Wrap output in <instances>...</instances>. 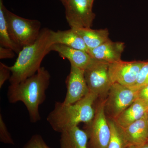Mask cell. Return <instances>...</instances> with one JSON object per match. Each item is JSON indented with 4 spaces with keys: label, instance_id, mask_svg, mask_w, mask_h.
Here are the masks:
<instances>
[{
    "label": "cell",
    "instance_id": "603a6c76",
    "mask_svg": "<svg viewBox=\"0 0 148 148\" xmlns=\"http://www.w3.org/2000/svg\"><path fill=\"white\" fill-rule=\"evenodd\" d=\"M11 75L10 66L0 62V88H1L7 80H9Z\"/></svg>",
    "mask_w": 148,
    "mask_h": 148
},
{
    "label": "cell",
    "instance_id": "7a4b0ae2",
    "mask_svg": "<svg viewBox=\"0 0 148 148\" xmlns=\"http://www.w3.org/2000/svg\"><path fill=\"white\" fill-rule=\"evenodd\" d=\"M97 99L96 95L90 91L73 104L56 102L47 120L53 130L60 133L70 127L78 126L81 123L87 124L94 117L95 102Z\"/></svg>",
    "mask_w": 148,
    "mask_h": 148
},
{
    "label": "cell",
    "instance_id": "9a60e30c",
    "mask_svg": "<svg viewBox=\"0 0 148 148\" xmlns=\"http://www.w3.org/2000/svg\"><path fill=\"white\" fill-rule=\"evenodd\" d=\"M60 148H88V137L84 130L75 126L61 133Z\"/></svg>",
    "mask_w": 148,
    "mask_h": 148
},
{
    "label": "cell",
    "instance_id": "ba28073f",
    "mask_svg": "<svg viewBox=\"0 0 148 148\" xmlns=\"http://www.w3.org/2000/svg\"><path fill=\"white\" fill-rule=\"evenodd\" d=\"M66 21L71 29L91 28L95 19L89 0H62Z\"/></svg>",
    "mask_w": 148,
    "mask_h": 148
},
{
    "label": "cell",
    "instance_id": "f1b7e54d",
    "mask_svg": "<svg viewBox=\"0 0 148 148\" xmlns=\"http://www.w3.org/2000/svg\"><path fill=\"white\" fill-rule=\"evenodd\" d=\"M59 1H62V0H59Z\"/></svg>",
    "mask_w": 148,
    "mask_h": 148
},
{
    "label": "cell",
    "instance_id": "5b68a950",
    "mask_svg": "<svg viewBox=\"0 0 148 148\" xmlns=\"http://www.w3.org/2000/svg\"><path fill=\"white\" fill-rule=\"evenodd\" d=\"M104 101L97 99L95 113L91 121L85 124L88 137V148H107L110 137V129L104 110Z\"/></svg>",
    "mask_w": 148,
    "mask_h": 148
},
{
    "label": "cell",
    "instance_id": "7c38bea8",
    "mask_svg": "<svg viewBox=\"0 0 148 148\" xmlns=\"http://www.w3.org/2000/svg\"><path fill=\"white\" fill-rule=\"evenodd\" d=\"M50 49L51 51L57 52L62 58L68 59L71 65L84 71L94 60L86 51L63 45L53 44Z\"/></svg>",
    "mask_w": 148,
    "mask_h": 148
},
{
    "label": "cell",
    "instance_id": "7402d4cb",
    "mask_svg": "<svg viewBox=\"0 0 148 148\" xmlns=\"http://www.w3.org/2000/svg\"><path fill=\"white\" fill-rule=\"evenodd\" d=\"M22 148H51L39 134L32 136Z\"/></svg>",
    "mask_w": 148,
    "mask_h": 148
},
{
    "label": "cell",
    "instance_id": "8fae6325",
    "mask_svg": "<svg viewBox=\"0 0 148 148\" xmlns=\"http://www.w3.org/2000/svg\"><path fill=\"white\" fill-rule=\"evenodd\" d=\"M125 45L121 42H113L109 39L98 47L88 50L93 59L108 64L121 60Z\"/></svg>",
    "mask_w": 148,
    "mask_h": 148
},
{
    "label": "cell",
    "instance_id": "ffe728a7",
    "mask_svg": "<svg viewBox=\"0 0 148 148\" xmlns=\"http://www.w3.org/2000/svg\"><path fill=\"white\" fill-rule=\"evenodd\" d=\"M148 84V61L145 63L140 69L135 83L130 87L135 90H140Z\"/></svg>",
    "mask_w": 148,
    "mask_h": 148
},
{
    "label": "cell",
    "instance_id": "2e32d148",
    "mask_svg": "<svg viewBox=\"0 0 148 148\" xmlns=\"http://www.w3.org/2000/svg\"><path fill=\"white\" fill-rule=\"evenodd\" d=\"M50 39L53 44H59L88 52V49L82 38L71 28L69 30L56 32L51 30Z\"/></svg>",
    "mask_w": 148,
    "mask_h": 148
},
{
    "label": "cell",
    "instance_id": "6da1fadb",
    "mask_svg": "<svg viewBox=\"0 0 148 148\" xmlns=\"http://www.w3.org/2000/svg\"><path fill=\"white\" fill-rule=\"evenodd\" d=\"M50 74L45 67H41L36 73L16 84L8 88L9 102H22L26 106L30 121L36 123L41 119L39 106L45 101L46 92L49 84Z\"/></svg>",
    "mask_w": 148,
    "mask_h": 148
},
{
    "label": "cell",
    "instance_id": "cb8c5ba5",
    "mask_svg": "<svg viewBox=\"0 0 148 148\" xmlns=\"http://www.w3.org/2000/svg\"><path fill=\"white\" fill-rule=\"evenodd\" d=\"M15 51L8 48L0 46V59H11L15 56Z\"/></svg>",
    "mask_w": 148,
    "mask_h": 148
},
{
    "label": "cell",
    "instance_id": "52a82bcc",
    "mask_svg": "<svg viewBox=\"0 0 148 148\" xmlns=\"http://www.w3.org/2000/svg\"><path fill=\"white\" fill-rule=\"evenodd\" d=\"M109 64L94 59L84 70V76L89 90L98 99L104 101L113 84L109 73Z\"/></svg>",
    "mask_w": 148,
    "mask_h": 148
},
{
    "label": "cell",
    "instance_id": "d6986e66",
    "mask_svg": "<svg viewBox=\"0 0 148 148\" xmlns=\"http://www.w3.org/2000/svg\"><path fill=\"white\" fill-rule=\"evenodd\" d=\"M108 119V118H107ZM110 129V137L107 148H126L127 146L121 127L114 120L108 119Z\"/></svg>",
    "mask_w": 148,
    "mask_h": 148
},
{
    "label": "cell",
    "instance_id": "44dd1931",
    "mask_svg": "<svg viewBox=\"0 0 148 148\" xmlns=\"http://www.w3.org/2000/svg\"><path fill=\"white\" fill-rule=\"evenodd\" d=\"M0 141L4 144L14 145V141L8 131L1 114H0Z\"/></svg>",
    "mask_w": 148,
    "mask_h": 148
},
{
    "label": "cell",
    "instance_id": "30bf717a",
    "mask_svg": "<svg viewBox=\"0 0 148 148\" xmlns=\"http://www.w3.org/2000/svg\"><path fill=\"white\" fill-rule=\"evenodd\" d=\"M67 92L63 102L66 104L75 103L90 92L84 76V71L71 65L66 79Z\"/></svg>",
    "mask_w": 148,
    "mask_h": 148
},
{
    "label": "cell",
    "instance_id": "4fadbf2b",
    "mask_svg": "<svg viewBox=\"0 0 148 148\" xmlns=\"http://www.w3.org/2000/svg\"><path fill=\"white\" fill-rule=\"evenodd\" d=\"M147 114L127 127H120L127 147L143 145L148 142Z\"/></svg>",
    "mask_w": 148,
    "mask_h": 148
},
{
    "label": "cell",
    "instance_id": "5bb4252c",
    "mask_svg": "<svg viewBox=\"0 0 148 148\" xmlns=\"http://www.w3.org/2000/svg\"><path fill=\"white\" fill-rule=\"evenodd\" d=\"M148 112V103L137 98L114 120L118 125L124 128L142 118Z\"/></svg>",
    "mask_w": 148,
    "mask_h": 148
},
{
    "label": "cell",
    "instance_id": "3957f363",
    "mask_svg": "<svg viewBox=\"0 0 148 148\" xmlns=\"http://www.w3.org/2000/svg\"><path fill=\"white\" fill-rule=\"evenodd\" d=\"M51 29H42L34 42L22 48L13 66L9 82L16 84L36 73L40 69L44 58L50 51L53 44L50 39Z\"/></svg>",
    "mask_w": 148,
    "mask_h": 148
},
{
    "label": "cell",
    "instance_id": "ac0fdd59",
    "mask_svg": "<svg viewBox=\"0 0 148 148\" xmlns=\"http://www.w3.org/2000/svg\"><path fill=\"white\" fill-rule=\"evenodd\" d=\"M3 0H0V46L12 49L18 54L22 49L14 42L10 36Z\"/></svg>",
    "mask_w": 148,
    "mask_h": 148
},
{
    "label": "cell",
    "instance_id": "4316f807",
    "mask_svg": "<svg viewBox=\"0 0 148 148\" xmlns=\"http://www.w3.org/2000/svg\"><path fill=\"white\" fill-rule=\"evenodd\" d=\"M89 1H90V3H91L92 4H93V2H94V0H89Z\"/></svg>",
    "mask_w": 148,
    "mask_h": 148
},
{
    "label": "cell",
    "instance_id": "d4e9b609",
    "mask_svg": "<svg viewBox=\"0 0 148 148\" xmlns=\"http://www.w3.org/2000/svg\"><path fill=\"white\" fill-rule=\"evenodd\" d=\"M137 98L148 103V84L138 90Z\"/></svg>",
    "mask_w": 148,
    "mask_h": 148
},
{
    "label": "cell",
    "instance_id": "83f0119b",
    "mask_svg": "<svg viewBox=\"0 0 148 148\" xmlns=\"http://www.w3.org/2000/svg\"><path fill=\"white\" fill-rule=\"evenodd\" d=\"M147 124H148V112L147 114Z\"/></svg>",
    "mask_w": 148,
    "mask_h": 148
},
{
    "label": "cell",
    "instance_id": "9c48e42d",
    "mask_svg": "<svg viewBox=\"0 0 148 148\" xmlns=\"http://www.w3.org/2000/svg\"><path fill=\"white\" fill-rule=\"evenodd\" d=\"M145 62L123 61L121 59L109 64V75L112 83L132 87L135 83L139 72Z\"/></svg>",
    "mask_w": 148,
    "mask_h": 148
},
{
    "label": "cell",
    "instance_id": "8992f818",
    "mask_svg": "<svg viewBox=\"0 0 148 148\" xmlns=\"http://www.w3.org/2000/svg\"><path fill=\"white\" fill-rule=\"evenodd\" d=\"M138 91L117 83H114L104 101L107 118L114 120L137 99Z\"/></svg>",
    "mask_w": 148,
    "mask_h": 148
},
{
    "label": "cell",
    "instance_id": "e0dca14e",
    "mask_svg": "<svg viewBox=\"0 0 148 148\" xmlns=\"http://www.w3.org/2000/svg\"><path fill=\"white\" fill-rule=\"evenodd\" d=\"M73 29L82 38L88 50L98 47L110 39L109 31L107 29L81 28Z\"/></svg>",
    "mask_w": 148,
    "mask_h": 148
},
{
    "label": "cell",
    "instance_id": "277c9868",
    "mask_svg": "<svg viewBox=\"0 0 148 148\" xmlns=\"http://www.w3.org/2000/svg\"><path fill=\"white\" fill-rule=\"evenodd\" d=\"M8 28L11 39L22 48L36 41L41 30V23L36 19L23 18L5 7Z\"/></svg>",
    "mask_w": 148,
    "mask_h": 148
},
{
    "label": "cell",
    "instance_id": "484cf974",
    "mask_svg": "<svg viewBox=\"0 0 148 148\" xmlns=\"http://www.w3.org/2000/svg\"><path fill=\"white\" fill-rule=\"evenodd\" d=\"M126 148H148V142L143 145H133L128 146Z\"/></svg>",
    "mask_w": 148,
    "mask_h": 148
}]
</instances>
